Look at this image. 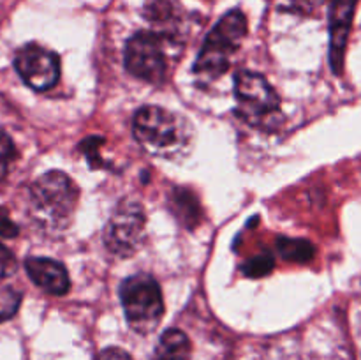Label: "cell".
I'll return each instance as SVG.
<instances>
[{
  "label": "cell",
  "mask_w": 361,
  "mask_h": 360,
  "mask_svg": "<svg viewBox=\"0 0 361 360\" xmlns=\"http://www.w3.org/2000/svg\"><path fill=\"white\" fill-rule=\"evenodd\" d=\"M169 210L185 228H196L203 217V208L196 194L187 187H175L169 194Z\"/></svg>",
  "instance_id": "cell-11"
},
{
  "label": "cell",
  "mask_w": 361,
  "mask_h": 360,
  "mask_svg": "<svg viewBox=\"0 0 361 360\" xmlns=\"http://www.w3.org/2000/svg\"><path fill=\"white\" fill-rule=\"evenodd\" d=\"M143 14L152 23L166 25L176 20L178 6H176L175 0H147L143 7Z\"/></svg>",
  "instance_id": "cell-14"
},
{
  "label": "cell",
  "mask_w": 361,
  "mask_h": 360,
  "mask_svg": "<svg viewBox=\"0 0 361 360\" xmlns=\"http://www.w3.org/2000/svg\"><path fill=\"white\" fill-rule=\"evenodd\" d=\"M104 143L101 136H90L88 140H85L81 143L83 147L85 155H87L88 162L92 164V168H102V161H101V155H99V145Z\"/></svg>",
  "instance_id": "cell-18"
},
{
  "label": "cell",
  "mask_w": 361,
  "mask_h": 360,
  "mask_svg": "<svg viewBox=\"0 0 361 360\" xmlns=\"http://www.w3.org/2000/svg\"><path fill=\"white\" fill-rule=\"evenodd\" d=\"M95 360H133V356L120 348H106L99 353Z\"/></svg>",
  "instance_id": "cell-21"
},
{
  "label": "cell",
  "mask_w": 361,
  "mask_h": 360,
  "mask_svg": "<svg viewBox=\"0 0 361 360\" xmlns=\"http://www.w3.org/2000/svg\"><path fill=\"white\" fill-rule=\"evenodd\" d=\"M145 228L147 217L141 203L122 200L115 207L104 228L106 249L116 258H130L143 244Z\"/></svg>",
  "instance_id": "cell-7"
},
{
  "label": "cell",
  "mask_w": 361,
  "mask_h": 360,
  "mask_svg": "<svg viewBox=\"0 0 361 360\" xmlns=\"http://www.w3.org/2000/svg\"><path fill=\"white\" fill-rule=\"evenodd\" d=\"M133 133L148 154L166 159L183 155L192 141L189 122L178 113L161 106H143L137 109L133 120Z\"/></svg>",
  "instance_id": "cell-2"
},
{
  "label": "cell",
  "mask_w": 361,
  "mask_h": 360,
  "mask_svg": "<svg viewBox=\"0 0 361 360\" xmlns=\"http://www.w3.org/2000/svg\"><path fill=\"white\" fill-rule=\"evenodd\" d=\"M18 232H20V228L11 221L6 208L0 207V236H4V239H14L18 235Z\"/></svg>",
  "instance_id": "cell-20"
},
{
  "label": "cell",
  "mask_w": 361,
  "mask_h": 360,
  "mask_svg": "<svg viewBox=\"0 0 361 360\" xmlns=\"http://www.w3.org/2000/svg\"><path fill=\"white\" fill-rule=\"evenodd\" d=\"M247 16L243 11L231 9L217 21L200 49L194 73L204 80H215L228 71L229 60L247 35Z\"/></svg>",
  "instance_id": "cell-3"
},
{
  "label": "cell",
  "mask_w": 361,
  "mask_h": 360,
  "mask_svg": "<svg viewBox=\"0 0 361 360\" xmlns=\"http://www.w3.org/2000/svg\"><path fill=\"white\" fill-rule=\"evenodd\" d=\"M14 157H16V148H14L13 140L4 131H0V182L9 173Z\"/></svg>",
  "instance_id": "cell-17"
},
{
  "label": "cell",
  "mask_w": 361,
  "mask_h": 360,
  "mask_svg": "<svg viewBox=\"0 0 361 360\" xmlns=\"http://www.w3.org/2000/svg\"><path fill=\"white\" fill-rule=\"evenodd\" d=\"M80 189L62 172H48L30 186V217L44 233H60L71 224Z\"/></svg>",
  "instance_id": "cell-1"
},
{
  "label": "cell",
  "mask_w": 361,
  "mask_h": 360,
  "mask_svg": "<svg viewBox=\"0 0 361 360\" xmlns=\"http://www.w3.org/2000/svg\"><path fill=\"white\" fill-rule=\"evenodd\" d=\"M279 254L284 258L286 261L291 263H309L316 254L312 244L305 239H288V236H281L277 240Z\"/></svg>",
  "instance_id": "cell-13"
},
{
  "label": "cell",
  "mask_w": 361,
  "mask_h": 360,
  "mask_svg": "<svg viewBox=\"0 0 361 360\" xmlns=\"http://www.w3.org/2000/svg\"><path fill=\"white\" fill-rule=\"evenodd\" d=\"M238 115L250 126L267 127L281 112V99L267 78L252 71H240L235 76Z\"/></svg>",
  "instance_id": "cell-6"
},
{
  "label": "cell",
  "mask_w": 361,
  "mask_h": 360,
  "mask_svg": "<svg viewBox=\"0 0 361 360\" xmlns=\"http://www.w3.org/2000/svg\"><path fill=\"white\" fill-rule=\"evenodd\" d=\"M192 353L190 339L178 328H169L159 339L152 360H189Z\"/></svg>",
  "instance_id": "cell-12"
},
{
  "label": "cell",
  "mask_w": 361,
  "mask_h": 360,
  "mask_svg": "<svg viewBox=\"0 0 361 360\" xmlns=\"http://www.w3.org/2000/svg\"><path fill=\"white\" fill-rule=\"evenodd\" d=\"M286 9L298 14H310L324 2V0H282Z\"/></svg>",
  "instance_id": "cell-19"
},
{
  "label": "cell",
  "mask_w": 361,
  "mask_h": 360,
  "mask_svg": "<svg viewBox=\"0 0 361 360\" xmlns=\"http://www.w3.org/2000/svg\"><path fill=\"white\" fill-rule=\"evenodd\" d=\"M358 0H330L328 6V25H330V66L335 74L344 69L345 49L351 34Z\"/></svg>",
  "instance_id": "cell-9"
},
{
  "label": "cell",
  "mask_w": 361,
  "mask_h": 360,
  "mask_svg": "<svg viewBox=\"0 0 361 360\" xmlns=\"http://www.w3.org/2000/svg\"><path fill=\"white\" fill-rule=\"evenodd\" d=\"M25 270L32 282L49 295L62 296L69 292V274L60 261L51 260V258L32 256L25 260Z\"/></svg>",
  "instance_id": "cell-10"
},
{
  "label": "cell",
  "mask_w": 361,
  "mask_h": 360,
  "mask_svg": "<svg viewBox=\"0 0 361 360\" xmlns=\"http://www.w3.org/2000/svg\"><path fill=\"white\" fill-rule=\"evenodd\" d=\"M275 267V260L271 254H259V256H254L252 260L245 261L242 265V272L243 275L252 279H259L264 277V275L270 274Z\"/></svg>",
  "instance_id": "cell-16"
},
{
  "label": "cell",
  "mask_w": 361,
  "mask_h": 360,
  "mask_svg": "<svg viewBox=\"0 0 361 360\" xmlns=\"http://www.w3.org/2000/svg\"><path fill=\"white\" fill-rule=\"evenodd\" d=\"M21 304V293L11 284L0 282V323L11 320L18 313Z\"/></svg>",
  "instance_id": "cell-15"
},
{
  "label": "cell",
  "mask_w": 361,
  "mask_h": 360,
  "mask_svg": "<svg viewBox=\"0 0 361 360\" xmlns=\"http://www.w3.org/2000/svg\"><path fill=\"white\" fill-rule=\"evenodd\" d=\"M120 300L127 323L136 334L148 335L161 325L164 300L157 279L148 274H134L120 284Z\"/></svg>",
  "instance_id": "cell-4"
},
{
  "label": "cell",
  "mask_w": 361,
  "mask_h": 360,
  "mask_svg": "<svg viewBox=\"0 0 361 360\" xmlns=\"http://www.w3.org/2000/svg\"><path fill=\"white\" fill-rule=\"evenodd\" d=\"M173 37L168 32L140 30L127 41L123 64L137 80L161 85L168 78V44Z\"/></svg>",
  "instance_id": "cell-5"
},
{
  "label": "cell",
  "mask_w": 361,
  "mask_h": 360,
  "mask_svg": "<svg viewBox=\"0 0 361 360\" xmlns=\"http://www.w3.org/2000/svg\"><path fill=\"white\" fill-rule=\"evenodd\" d=\"M14 67L21 80L39 92L55 87L60 78L59 55L35 42H28L18 49L14 56Z\"/></svg>",
  "instance_id": "cell-8"
}]
</instances>
